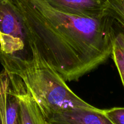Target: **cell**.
<instances>
[{"label":"cell","mask_w":124,"mask_h":124,"mask_svg":"<svg viewBox=\"0 0 124 124\" xmlns=\"http://www.w3.org/2000/svg\"><path fill=\"white\" fill-rule=\"evenodd\" d=\"M11 1L21 17L29 49L34 45L66 82L77 81L111 55L116 29L106 14L84 17L63 12L45 0Z\"/></svg>","instance_id":"cell-1"},{"label":"cell","mask_w":124,"mask_h":124,"mask_svg":"<svg viewBox=\"0 0 124 124\" xmlns=\"http://www.w3.org/2000/svg\"><path fill=\"white\" fill-rule=\"evenodd\" d=\"M29 49L31 55L27 57L1 52L0 62L7 72L22 80L45 119L70 108H96L69 88L66 81L40 55L34 45H31Z\"/></svg>","instance_id":"cell-2"},{"label":"cell","mask_w":124,"mask_h":124,"mask_svg":"<svg viewBox=\"0 0 124 124\" xmlns=\"http://www.w3.org/2000/svg\"><path fill=\"white\" fill-rule=\"evenodd\" d=\"M0 43L3 53L31 55L21 17L11 0H0Z\"/></svg>","instance_id":"cell-3"},{"label":"cell","mask_w":124,"mask_h":124,"mask_svg":"<svg viewBox=\"0 0 124 124\" xmlns=\"http://www.w3.org/2000/svg\"><path fill=\"white\" fill-rule=\"evenodd\" d=\"M8 74L18 101L20 124H46L37 103L22 80L15 75Z\"/></svg>","instance_id":"cell-4"},{"label":"cell","mask_w":124,"mask_h":124,"mask_svg":"<svg viewBox=\"0 0 124 124\" xmlns=\"http://www.w3.org/2000/svg\"><path fill=\"white\" fill-rule=\"evenodd\" d=\"M49 124H113L103 109L73 108L52 114L46 119Z\"/></svg>","instance_id":"cell-5"},{"label":"cell","mask_w":124,"mask_h":124,"mask_svg":"<svg viewBox=\"0 0 124 124\" xmlns=\"http://www.w3.org/2000/svg\"><path fill=\"white\" fill-rule=\"evenodd\" d=\"M53 8L76 16L98 18L103 16L109 0H45Z\"/></svg>","instance_id":"cell-6"},{"label":"cell","mask_w":124,"mask_h":124,"mask_svg":"<svg viewBox=\"0 0 124 124\" xmlns=\"http://www.w3.org/2000/svg\"><path fill=\"white\" fill-rule=\"evenodd\" d=\"M0 115L5 124H20L19 104L9 74L0 72Z\"/></svg>","instance_id":"cell-7"},{"label":"cell","mask_w":124,"mask_h":124,"mask_svg":"<svg viewBox=\"0 0 124 124\" xmlns=\"http://www.w3.org/2000/svg\"><path fill=\"white\" fill-rule=\"evenodd\" d=\"M118 27L119 29H116L111 55L124 87V31Z\"/></svg>","instance_id":"cell-8"},{"label":"cell","mask_w":124,"mask_h":124,"mask_svg":"<svg viewBox=\"0 0 124 124\" xmlns=\"http://www.w3.org/2000/svg\"><path fill=\"white\" fill-rule=\"evenodd\" d=\"M105 14L124 31V0H109Z\"/></svg>","instance_id":"cell-9"},{"label":"cell","mask_w":124,"mask_h":124,"mask_svg":"<svg viewBox=\"0 0 124 124\" xmlns=\"http://www.w3.org/2000/svg\"><path fill=\"white\" fill-rule=\"evenodd\" d=\"M103 111L113 124H124V107H114Z\"/></svg>","instance_id":"cell-10"},{"label":"cell","mask_w":124,"mask_h":124,"mask_svg":"<svg viewBox=\"0 0 124 124\" xmlns=\"http://www.w3.org/2000/svg\"><path fill=\"white\" fill-rule=\"evenodd\" d=\"M0 52H1V43H0Z\"/></svg>","instance_id":"cell-11"},{"label":"cell","mask_w":124,"mask_h":124,"mask_svg":"<svg viewBox=\"0 0 124 124\" xmlns=\"http://www.w3.org/2000/svg\"><path fill=\"white\" fill-rule=\"evenodd\" d=\"M46 124H48V123H47V122H46Z\"/></svg>","instance_id":"cell-12"}]
</instances>
